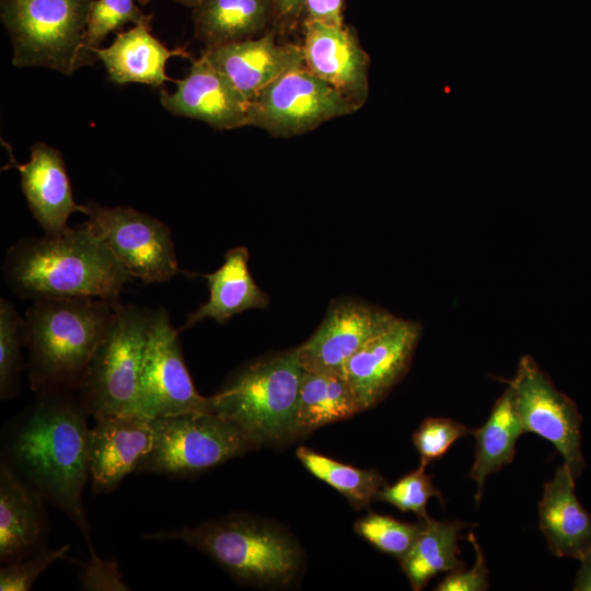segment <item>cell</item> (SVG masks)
Segmentation results:
<instances>
[{"label":"cell","mask_w":591,"mask_h":591,"mask_svg":"<svg viewBox=\"0 0 591 591\" xmlns=\"http://www.w3.org/2000/svg\"><path fill=\"white\" fill-rule=\"evenodd\" d=\"M90 549L88 561H78L81 588L89 591H126L128 586L124 582L116 561L101 558L93 547Z\"/></svg>","instance_id":"35"},{"label":"cell","mask_w":591,"mask_h":591,"mask_svg":"<svg viewBox=\"0 0 591 591\" xmlns=\"http://www.w3.org/2000/svg\"><path fill=\"white\" fill-rule=\"evenodd\" d=\"M581 565L577 572L573 590L591 591V549L580 559Z\"/></svg>","instance_id":"39"},{"label":"cell","mask_w":591,"mask_h":591,"mask_svg":"<svg viewBox=\"0 0 591 591\" xmlns=\"http://www.w3.org/2000/svg\"><path fill=\"white\" fill-rule=\"evenodd\" d=\"M137 1H138L140 4L146 5V4H148L151 0H137ZM173 1H175V2H177V3H179V4H183V5H185V7H188V8L194 9L196 5L199 4V2H200L201 0H173Z\"/></svg>","instance_id":"40"},{"label":"cell","mask_w":591,"mask_h":591,"mask_svg":"<svg viewBox=\"0 0 591 591\" xmlns=\"http://www.w3.org/2000/svg\"><path fill=\"white\" fill-rule=\"evenodd\" d=\"M45 499L4 462L0 465V561L27 558L47 547Z\"/></svg>","instance_id":"20"},{"label":"cell","mask_w":591,"mask_h":591,"mask_svg":"<svg viewBox=\"0 0 591 591\" xmlns=\"http://www.w3.org/2000/svg\"><path fill=\"white\" fill-rule=\"evenodd\" d=\"M151 22L116 33L113 43L96 50L111 81L117 84L141 83L158 88L171 79L165 66L172 57H188L184 48H167L151 34Z\"/></svg>","instance_id":"22"},{"label":"cell","mask_w":591,"mask_h":591,"mask_svg":"<svg viewBox=\"0 0 591 591\" xmlns=\"http://www.w3.org/2000/svg\"><path fill=\"white\" fill-rule=\"evenodd\" d=\"M152 18V14L143 13L135 0H94L77 57V69L99 60L96 50L109 33L128 23L137 25L151 22Z\"/></svg>","instance_id":"29"},{"label":"cell","mask_w":591,"mask_h":591,"mask_svg":"<svg viewBox=\"0 0 591 591\" xmlns=\"http://www.w3.org/2000/svg\"><path fill=\"white\" fill-rule=\"evenodd\" d=\"M94 0H0L1 22L16 68L44 67L70 76Z\"/></svg>","instance_id":"7"},{"label":"cell","mask_w":591,"mask_h":591,"mask_svg":"<svg viewBox=\"0 0 591 591\" xmlns=\"http://www.w3.org/2000/svg\"><path fill=\"white\" fill-rule=\"evenodd\" d=\"M201 56L248 102L283 73L303 66L301 46L279 44L274 28L254 38L206 48Z\"/></svg>","instance_id":"18"},{"label":"cell","mask_w":591,"mask_h":591,"mask_svg":"<svg viewBox=\"0 0 591 591\" xmlns=\"http://www.w3.org/2000/svg\"><path fill=\"white\" fill-rule=\"evenodd\" d=\"M178 333L164 306L153 310L139 381L141 417L212 413L211 396L200 395L194 386Z\"/></svg>","instance_id":"11"},{"label":"cell","mask_w":591,"mask_h":591,"mask_svg":"<svg viewBox=\"0 0 591 591\" xmlns=\"http://www.w3.org/2000/svg\"><path fill=\"white\" fill-rule=\"evenodd\" d=\"M153 442L136 473L187 477L255 448L232 422L213 413L151 419Z\"/></svg>","instance_id":"8"},{"label":"cell","mask_w":591,"mask_h":591,"mask_svg":"<svg viewBox=\"0 0 591 591\" xmlns=\"http://www.w3.org/2000/svg\"><path fill=\"white\" fill-rule=\"evenodd\" d=\"M475 549L476 560L468 570L457 569L449 572L437 586L438 591H485L489 588V570L485 556L476 537L471 532L467 535Z\"/></svg>","instance_id":"36"},{"label":"cell","mask_w":591,"mask_h":591,"mask_svg":"<svg viewBox=\"0 0 591 591\" xmlns=\"http://www.w3.org/2000/svg\"><path fill=\"white\" fill-rule=\"evenodd\" d=\"M471 428L445 417L426 418L413 434V442L420 455V465L442 457L460 438L471 434Z\"/></svg>","instance_id":"33"},{"label":"cell","mask_w":591,"mask_h":591,"mask_svg":"<svg viewBox=\"0 0 591 591\" xmlns=\"http://www.w3.org/2000/svg\"><path fill=\"white\" fill-rule=\"evenodd\" d=\"M116 318L76 391L94 419L139 415V381L153 310L115 303Z\"/></svg>","instance_id":"6"},{"label":"cell","mask_w":591,"mask_h":591,"mask_svg":"<svg viewBox=\"0 0 591 591\" xmlns=\"http://www.w3.org/2000/svg\"><path fill=\"white\" fill-rule=\"evenodd\" d=\"M301 48L303 65L310 72L362 107L369 93L370 59L354 30L304 21Z\"/></svg>","instance_id":"15"},{"label":"cell","mask_w":591,"mask_h":591,"mask_svg":"<svg viewBox=\"0 0 591 591\" xmlns=\"http://www.w3.org/2000/svg\"><path fill=\"white\" fill-rule=\"evenodd\" d=\"M10 166L20 173L22 192L44 235H61L69 228L70 215L82 212L83 205L73 199L60 151L38 141L32 144L26 163H18L10 152Z\"/></svg>","instance_id":"19"},{"label":"cell","mask_w":591,"mask_h":591,"mask_svg":"<svg viewBox=\"0 0 591 591\" xmlns=\"http://www.w3.org/2000/svg\"><path fill=\"white\" fill-rule=\"evenodd\" d=\"M419 523H406L390 515L370 512L355 523V531L380 552L401 560L422 530Z\"/></svg>","instance_id":"31"},{"label":"cell","mask_w":591,"mask_h":591,"mask_svg":"<svg viewBox=\"0 0 591 591\" xmlns=\"http://www.w3.org/2000/svg\"><path fill=\"white\" fill-rule=\"evenodd\" d=\"M304 0H270L276 24L283 26L293 25L304 12Z\"/></svg>","instance_id":"38"},{"label":"cell","mask_w":591,"mask_h":591,"mask_svg":"<svg viewBox=\"0 0 591 591\" xmlns=\"http://www.w3.org/2000/svg\"><path fill=\"white\" fill-rule=\"evenodd\" d=\"M358 109L303 65L274 80L250 102L248 126L289 138Z\"/></svg>","instance_id":"10"},{"label":"cell","mask_w":591,"mask_h":591,"mask_svg":"<svg viewBox=\"0 0 591 591\" xmlns=\"http://www.w3.org/2000/svg\"><path fill=\"white\" fill-rule=\"evenodd\" d=\"M176 90L161 91V105L176 116L201 120L215 129L248 126L250 102L202 56L193 60Z\"/></svg>","instance_id":"17"},{"label":"cell","mask_w":591,"mask_h":591,"mask_svg":"<svg viewBox=\"0 0 591 591\" xmlns=\"http://www.w3.org/2000/svg\"><path fill=\"white\" fill-rule=\"evenodd\" d=\"M302 373L296 349L253 361L211 396L212 413L235 425L254 447L292 438Z\"/></svg>","instance_id":"5"},{"label":"cell","mask_w":591,"mask_h":591,"mask_svg":"<svg viewBox=\"0 0 591 591\" xmlns=\"http://www.w3.org/2000/svg\"><path fill=\"white\" fill-rule=\"evenodd\" d=\"M296 455L312 475L335 488L357 509L368 507L386 485L376 471L340 463L305 447H300Z\"/></svg>","instance_id":"28"},{"label":"cell","mask_w":591,"mask_h":591,"mask_svg":"<svg viewBox=\"0 0 591 591\" xmlns=\"http://www.w3.org/2000/svg\"><path fill=\"white\" fill-rule=\"evenodd\" d=\"M409 552L399 560L412 589L419 591L438 573L464 567L459 557L461 531L471 526L462 521H437L428 517Z\"/></svg>","instance_id":"27"},{"label":"cell","mask_w":591,"mask_h":591,"mask_svg":"<svg viewBox=\"0 0 591 591\" xmlns=\"http://www.w3.org/2000/svg\"><path fill=\"white\" fill-rule=\"evenodd\" d=\"M524 433L549 441L575 478L584 467L581 453L582 417L575 403L559 392L530 356H523L508 381Z\"/></svg>","instance_id":"12"},{"label":"cell","mask_w":591,"mask_h":591,"mask_svg":"<svg viewBox=\"0 0 591 591\" xmlns=\"http://www.w3.org/2000/svg\"><path fill=\"white\" fill-rule=\"evenodd\" d=\"M89 414L76 392L38 393L4 430L2 462L61 510L93 547L82 501L89 474Z\"/></svg>","instance_id":"1"},{"label":"cell","mask_w":591,"mask_h":591,"mask_svg":"<svg viewBox=\"0 0 591 591\" xmlns=\"http://www.w3.org/2000/svg\"><path fill=\"white\" fill-rule=\"evenodd\" d=\"M86 222L105 242L131 278L144 285L170 281L182 273L171 229L131 207L83 205Z\"/></svg>","instance_id":"9"},{"label":"cell","mask_w":591,"mask_h":591,"mask_svg":"<svg viewBox=\"0 0 591 591\" xmlns=\"http://www.w3.org/2000/svg\"><path fill=\"white\" fill-rule=\"evenodd\" d=\"M248 251L244 246L229 250L223 264L213 273L202 275L209 288V299L187 315L184 331L204 318L225 324L232 316L251 309L267 308L269 299L255 283L248 269Z\"/></svg>","instance_id":"23"},{"label":"cell","mask_w":591,"mask_h":591,"mask_svg":"<svg viewBox=\"0 0 591 591\" xmlns=\"http://www.w3.org/2000/svg\"><path fill=\"white\" fill-rule=\"evenodd\" d=\"M89 431V474L94 495L114 491L136 473L153 442L151 419L114 415L94 419Z\"/></svg>","instance_id":"16"},{"label":"cell","mask_w":591,"mask_h":591,"mask_svg":"<svg viewBox=\"0 0 591 591\" xmlns=\"http://www.w3.org/2000/svg\"><path fill=\"white\" fill-rule=\"evenodd\" d=\"M69 545L58 548H44L38 553L12 563L0 569L1 591H27L35 580L54 563L67 558Z\"/></svg>","instance_id":"34"},{"label":"cell","mask_w":591,"mask_h":591,"mask_svg":"<svg viewBox=\"0 0 591 591\" xmlns=\"http://www.w3.org/2000/svg\"><path fill=\"white\" fill-rule=\"evenodd\" d=\"M575 479L567 464L556 470L544 484L538 518L549 551L580 560L591 549V515L575 494Z\"/></svg>","instance_id":"21"},{"label":"cell","mask_w":591,"mask_h":591,"mask_svg":"<svg viewBox=\"0 0 591 591\" xmlns=\"http://www.w3.org/2000/svg\"><path fill=\"white\" fill-rule=\"evenodd\" d=\"M362 412L344 375L303 369L292 438Z\"/></svg>","instance_id":"25"},{"label":"cell","mask_w":591,"mask_h":591,"mask_svg":"<svg viewBox=\"0 0 591 591\" xmlns=\"http://www.w3.org/2000/svg\"><path fill=\"white\" fill-rule=\"evenodd\" d=\"M193 21L195 37L206 49L260 36L276 16L270 0H201Z\"/></svg>","instance_id":"24"},{"label":"cell","mask_w":591,"mask_h":591,"mask_svg":"<svg viewBox=\"0 0 591 591\" xmlns=\"http://www.w3.org/2000/svg\"><path fill=\"white\" fill-rule=\"evenodd\" d=\"M304 21H315L329 25H344V0H304Z\"/></svg>","instance_id":"37"},{"label":"cell","mask_w":591,"mask_h":591,"mask_svg":"<svg viewBox=\"0 0 591 591\" xmlns=\"http://www.w3.org/2000/svg\"><path fill=\"white\" fill-rule=\"evenodd\" d=\"M397 317L352 300L333 303L316 332L296 348L303 369L343 375L348 359Z\"/></svg>","instance_id":"13"},{"label":"cell","mask_w":591,"mask_h":591,"mask_svg":"<svg viewBox=\"0 0 591 591\" xmlns=\"http://www.w3.org/2000/svg\"><path fill=\"white\" fill-rule=\"evenodd\" d=\"M115 303L89 297L32 301L23 316V336L34 392L78 390L95 349L115 322Z\"/></svg>","instance_id":"3"},{"label":"cell","mask_w":591,"mask_h":591,"mask_svg":"<svg viewBox=\"0 0 591 591\" xmlns=\"http://www.w3.org/2000/svg\"><path fill=\"white\" fill-rule=\"evenodd\" d=\"M420 334L418 323L397 317L345 363L343 375L362 412L381 402L406 373Z\"/></svg>","instance_id":"14"},{"label":"cell","mask_w":591,"mask_h":591,"mask_svg":"<svg viewBox=\"0 0 591 591\" xmlns=\"http://www.w3.org/2000/svg\"><path fill=\"white\" fill-rule=\"evenodd\" d=\"M3 280L19 298H99L119 301L131 277L83 223L58 236H27L12 244L2 264Z\"/></svg>","instance_id":"2"},{"label":"cell","mask_w":591,"mask_h":591,"mask_svg":"<svg viewBox=\"0 0 591 591\" xmlns=\"http://www.w3.org/2000/svg\"><path fill=\"white\" fill-rule=\"evenodd\" d=\"M22 346L23 316L5 298H0V398L14 397L20 389V375L24 368Z\"/></svg>","instance_id":"30"},{"label":"cell","mask_w":591,"mask_h":591,"mask_svg":"<svg viewBox=\"0 0 591 591\" xmlns=\"http://www.w3.org/2000/svg\"><path fill=\"white\" fill-rule=\"evenodd\" d=\"M425 468L426 466L419 465L393 485H385L375 499L391 503L403 512H413L419 520L427 519L429 514L426 507L430 498L437 497L441 503L443 498Z\"/></svg>","instance_id":"32"},{"label":"cell","mask_w":591,"mask_h":591,"mask_svg":"<svg viewBox=\"0 0 591 591\" xmlns=\"http://www.w3.org/2000/svg\"><path fill=\"white\" fill-rule=\"evenodd\" d=\"M523 433L513 394L508 386L496 401L486 422L471 430L476 448L470 477L477 484L475 495L477 503L482 498L487 476L512 462L517 441Z\"/></svg>","instance_id":"26"},{"label":"cell","mask_w":591,"mask_h":591,"mask_svg":"<svg viewBox=\"0 0 591 591\" xmlns=\"http://www.w3.org/2000/svg\"><path fill=\"white\" fill-rule=\"evenodd\" d=\"M151 541H181L212 558L241 583L280 587L291 583L303 566L298 542L258 518L232 513L193 528L147 533Z\"/></svg>","instance_id":"4"}]
</instances>
